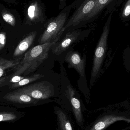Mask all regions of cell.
Segmentation results:
<instances>
[{
    "label": "cell",
    "instance_id": "cell-22",
    "mask_svg": "<svg viewBox=\"0 0 130 130\" xmlns=\"http://www.w3.org/2000/svg\"><path fill=\"white\" fill-rule=\"evenodd\" d=\"M25 77L22 76L20 75H14L13 76L12 75V77L10 79V83H17L19 82L20 81H21Z\"/></svg>",
    "mask_w": 130,
    "mask_h": 130
},
{
    "label": "cell",
    "instance_id": "cell-3",
    "mask_svg": "<svg viewBox=\"0 0 130 130\" xmlns=\"http://www.w3.org/2000/svg\"><path fill=\"white\" fill-rule=\"evenodd\" d=\"M113 12L110 13L105 22L103 32L95 48L92 63L90 79V87H92L98 77L107 48L108 39L110 32V27Z\"/></svg>",
    "mask_w": 130,
    "mask_h": 130
},
{
    "label": "cell",
    "instance_id": "cell-8",
    "mask_svg": "<svg viewBox=\"0 0 130 130\" xmlns=\"http://www.w3.org/2000/svg\"><path fill=\"white\" fill-rule=\"evenodd\" d=\"M70 31L67 33L61 40L54 44L51 50L53 53L59 55L66 51L73 43L80 39L81 36L89 30H84L78 29H70Z\"/></svg>",
    "mask_w": 130,
    "mask_h": 130
},
{
    "label": "cell",
    "instance_id": "cell-19",
    "mask_svg": "<svg viewBox=\"0 0 130 130\" xmlns=\"http://www.w3.org/2000/svg\"><path fill=\"white\" fill-rule=\"evenodd\" d=\"M3 19L5 22L13 26L15 25V20L13 15L9 13H4L2 14Z\"/></svg>",
    "mask_w": 130,
    "mask_h": 130
},
{
    "label": "cell",
    "instance_id": "cell-13",
    "mask_svg": "<svg viewBox=\"0 0 130 130\" xmlns=\"http://www.w3.org/2000/svg\"><path fill=\"white\" fill-rule=\"evenodd\" d=\"M37 33L36 31L32 32L23 39L14 50L13 56L17 57L24 54L32 44Z\"/></svg>",
    "mask_w": 130,
    "mask_h": 130
},
{
    "label": "cell",
    "instance_id": "cell-20",
    "mask_svg": "<svg viewBox=\"0 0 130 130\" xmlns=\"http://www.w3.org/2000/svg\"><path fill=\"white\" fill-rule=\"evenodd\" d=\"M7 37L6 34L4 32L0 33V50L3 49L6 43Z\"/></svg>",
    "mask_w": 130,
    "mask_h": 130
},
{
    "label": "cell",
    "instance_id": "cell-14",
    "mask_svg": "<svg viewBox=\"0 0 130 130\" xmlns=\"http://www.w3.org/2000/svg\"><path fill=\"white\" fill-rule=\"evenodd\" d=\"M25 115V112L18 111L13 108L8 110L1 111L0 123H14L22 118Z\"/></svg>",
    "mask_w": 130,
    "mask_h": 130
},
{
    "label": "cell",
    "instance_id": "cell-4",
    "mask_svg": "<svg viewBox=\"0 0 130 130\" xmlns=\"http://www.w3.org/2000/svg\"><path fill=\"white\" fill-rule=\"evenodd\" d=\"M98 0H83L75 8L64 27L65 30L75 29L82 25L86 19L93 11Z\"/></svg>",
    "mask_w": 130,
    "mask_h": 130
},
{
    "label": "cell",
    "instance_id": "cell-23",
    "mask_svg": "<svg viewBox=\"0 0 130 130\" xmlns=\"http://www.w3.org/2000/svg\"><path fill=\"white\" fill-rule=\"evenodd\" d=\"M59 9L62 10L67 6L66 0H59Z\"/></svg>",
    "mask_w": 130,
    "mask_h": 130
},
{
    "label": "cell",
    "instance_id": "cell-17",
    "mask_svg": "<svg viewBox=\"0 0 130 130\" xmlns=\"http://www.w3.org/2000/svg\"><path fill=\"white\" fill-rule=\"evenodd\" d=\"M43 75L40 73H36L28 77H25L21 81L17 83H13L10 86V89H14L26 85L43 77Z\"/></svg>",
    "mask_w": 130,
    "mask_h": 130
},
{
    "label": "cell",
    "instance_id": "cell-7",
    "mask_svg": "<svg viewBox=\"0 0 130 130\" xmlns=\"http://www.w3.org/2000/svg\"><path fill=\"white\" fill-rule=\"evenodd\" d=\"M2 99L1 103L18 108L34 106L37 104L39 101L17 90L7 93L2 97Z\"/></svg>",
    "mask_w": 130,
    "mask_h": 130
},
{
    "label": "cell",
    "instance_id": "cell-1",
    "mask_svg": "<svg viewBox=\"0 0 130 130\" xmlns=\"http://www.w3.org/2000/svg\"><path fill=\"white\" fill-rule=\"evenodd\" d=\"M63 28L54 40L40 44L30 49L25 54L23 59L16 67L13 76H26L36 71L48 57L49 53L53 46L60 39L65 31Z\"/></svg>",
    "mask_w": 130,
    "mask_h": 130
},
{
    "label": "cell",
    "instance_id": "cell-9",
    "mask_svg": "<svg viewBox=\"0 0 130 130\" xmlns=\"http://www.w3.org/2000/svg\"><path fill=\"white\" fill-rule=\"evenodd\" d=\"M45 10V7L43 2L40 0H34L27 9L28 20L34 24L42 23L46 21Z\"/></svg>",
    "mask_w": 130,
    "mask_h": 130
},
{
    "label": "cell",
    "instance_id": "cell-21",
    "mask_svg": "<svg viewBox=\"0 0 130 130\" xmlns=\"http://www.w3.org/2000/svg\"><path fill=\"white\" fill-rule=\"evenodd\" d=\"M12 76L11 74V75L1 77L0 78V88L10 83L9 81Z\"/></svg>",
    "mask_w": 130,
    "mask_h": 130
},
{
    "label": "cell",
    "instance_id": "cell-15",
    "mask_svg": "<svg viewBox=\"0 0 130 130\" xmlns=\"http://www.w3.org/2000/svg\"><path fill=\"white\" fill-rule=\"evenodd\" d=\"M57 115L59 130H73L70 121L64 112L57 107L55 108Z\"/></svg>",
    "mask_w": 130,
    "mask_h": 130
},
{
    "label": "cell",
    "instance_id": "cell-2",
    "mask_svg": "<svg viewBox=\"0 0 130 130\" xmlns=\"http://www.w3.org/2000/svg\"><path fill=\"white\" fill-rule=\"evenodd\" d=\"M76 7V1L69 6H66L56 17L47 20L45 28L39 40V44H43L54 40L63 29L69 19L72 9Z\"/></svg>",
    "mask_w": 130,
    "mask_h": 130
},
{
    "label": "cell",
    "instance_id": "cell-5",
    "mask_svg": "<svg viewBox=\"0 0 130 130\" xmlns=\"http://www.w3.org/2000/svg\"><path fill=\"white\" fill-rule=\"evenodd\" d=\"M17 91L39 101L48 99L53 95L50 86L44 82L26 86Z\"/></svg>",
    "mask_w": 130,
    "mask_h": 130
},
{
    "label": "cell",
    "instance_id": "cell-6",
    "mask_svg": "<svg viewBox=\"0 0 130 130\" xmlns=\"http://www.w3.org/2000/svg\"><path fill=\"white\" fill-rule=\"evenodd\" d=\"M123 0H98L93 11L86 19L82 25L87 24L96 20L104 11L106 17L116 10Z\"/></svg>",
    "mask_w": 130,
    "mask_h": 130
},
{
    "label": "cell",
    "instance_id": "cell-10",
    "mask_svg": "<svg viewBox=\"0 0 130 130\" xmlns=\"http://www.w3.org/2000/svg\"><path fill=\"white\" fill-rule=\"evenodd\" d=\"M65 61L69 68L75 69L82 77L85 76L86 59H82L77 52L70 51L65 57Z\"/></svg>",
    "mask_w": 130,
    "mask_h": 130
},
{
    "label": "cell",
    "instance_id": "cell-11",
    "mask_svg": "<svg viewBox=\"0 0 130 130\" xmlns=\"http://www.w3.org/2000/svg\"><path fill=\"white\" fill-rule=\"evenodd\" d=\"M66 95L71 103L74 115L80 126L83 124L82 114L80 101L76 96L74 89L71 86H68L66 91Z\"/></svg>",
    "mask_w": 130,
    "mask_h": 130
},
{
    "label": "cell",
    "instance_id": "cell-18",
    "mask_svg": "<svg viewBox=\"0 0 130 130\" xmlns=\"http://www.w3.org/2000/svg\"><path fill=\"white\" fill-rule=\"evenodd\" d=\"M120 17L123 23H127L130 21V0H127L123 5Z\"/></svg>",
    "mask_w": 130,
    "mask_h": 130
},
{
    "label": "cell",
    "instance_id": "cell-16",
    "mask_svg": "<svg viewBox=\"0 0 130 130\" xmlns=\"http://www.w3.org/2000/svg\"><path fill=\"white\" fill-rule=\"evenodd\" d=\"M20 62L19 59H8L0 58V78L9 69L16 68Z\"/></svg>",
    "mask_w": 130,
    "mask_h": 130
},
{
    "label": "cell",
    "instance_id": "cell-12",
    "mask_svg": "<svg viewBox=\"0 0 130 130\" xmlns=\"http://www.w3.org/2000/svg\"><path fill=\"white\" fill-rule=\"evenodd\" d=\"M124 121L130 123V119L122 116L110 115L105 116L96 122L89 130H104L113 123Z\"/></svg>",
    "mask_w": 130,
    "mask_h": 130
}]
</instances>
